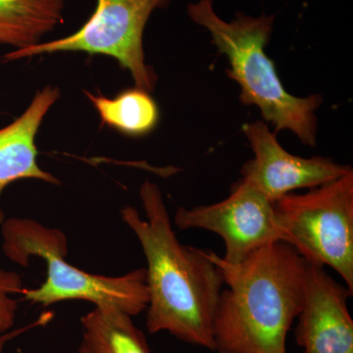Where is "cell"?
<instances>
[{
	"label": "cell",
	"instance_id": "6da1fadb",
	"mask_svg": "<svg viewBox=\"0 0 353 353\" xmlns=\"http://www.w3.org/2000/svg\"><path fill=\"white\" fill-rule=\"evenodd\" d=\"M139 199L145 218L131 205L121 209L120 215L146 259L148 331L167 332L190 345L216 350L213 323L224 285L219 269L203 250L176 238L157 183L145 181Z\"/></svg>",
	"mask_w": 353,
	"mask_h": 353
},
{
	"label": "cell",
	"instance_id": "7a4b0ae2",
	"mask_svg": "<svg viewBox=\"0 0 353 353\" xmlns=\"http://www.w3.org/2000/svg\"><path fill=\"white\" fill-rule=\"evenodd\" d=\"M204 253L227 287L213 323L216 352L288 353V334L303 301V256L284 241L269 243L239 263L212 250Z\"/></svg>",
	"mask_w": 353,
	"mask_h": 353
},
{
	"label": "cell",
	"instance_id": "3957f363",
	"mask_svg": "<svg viewBox=\"0 0 353 353\" xmlns=\"http://www.w3.org/2000/svg\"><path fill=\"white\" fill-rule=\"evenodd\" d=\"M188 14L196 24L208 30L220 53L226 55L230 79L241 88L240 99L245 105H255L274 134L290 131L303 145L317 141L316 110L321 105L320 94L297 97L281 83L275 65L265 53L273 31L275 16L259 17L238 12L225 21L215 12L213 0H199L188 6Z\"/></svg>",
	"mask_w": 353,
	"mask_h": 353
},
{
	"label": "cell",
	"instance_id": "277c9868",
	"mask_svg": "<svg viewBox=\"0 0 353 353\" xmlns=\"http://www.w3.org/2000/svg\"><path fill=\"white\" fill-rule=\"evenodd\" d=\"M1 236L4 255L14 263L26 268L32 257L46 261V281L37 289L23 290L29 303L48 307L62 301H83L95 307L119 308L132 317L148 308L145 268L120 276L88 273L67 261L68 241L61 230L29 218L4 220Z\"/></svg>",
	"mask_w": 353,
	"mask_h": 353
},
{
	"label": "cell",
	"instance_id": "5b68a950",
	"mask_svg": "<svg viewBox=\"0 0 353 353\" xmlns=\"http://www.w3.org/2000/svg\"><path fill=\"white\" fill-rule=\"evenodd\" d=\"M274 208L284 243L306 261L334 269L353 294V171L281 197Z\"/></svg>",
	"mask_w": 353,
	"mask_h": 353
},
{
	"label": "cell",
	"instance_id": "8992f818",
	"mask_svg": "<svg viewBox=\"0 0 353 353\" xmlns=\"http://www.w3.org/2000/svg\"><path fill=\"white\" fill-rule=\"evenodd\" d=\"M170 0H97L94 13L74 34L54 41L15 50L4 55L14 61L55 52H85L117 60L131 73L136 88L152 92L157 85L154 70L145 63L143 32L150 16Z\"/></svg>",
	"mask_w": 353,
	"mask_h": 353
},
{
	"label": "cell",
	"instance_id": "52a82bcc",
	"mask_svg": "<svg viewBox=\"0 0 353 353\" xmlns=\"http://www.w3.org/2000/svg\"><path fill=\"white\" fill-rule=\"evenodd\" d=\"M180 230L212 232L225 243L223 259L239 263L255 250L284 241L274 201L248 181L234 183L224 201L192 208H180L174 216Z\"/></svg>",
	"mask_w": 353,
	"mask_h": 353
},
{
	"label": "cell",
	"instance_id": "ba28073f",
	"mask_svg": "<svg viewBox=\"0 0 353 353\" xmlns=\"http://www.w3.org/2000/svg\"><path fill=\"white\" fill-rule=\"evenodd\" d=\"M254 157L241 169L243 180L254 185L272 201L294 190L314 189L353 171L348 165L329 158H304L290 154L280 145L277 134L262 121L243 127Z\"/></svg>",
	"mask_w": 353,
	"mask_h": 353
},
{
	"label": "cell",
	"instance_id": "9c48e42d",
	"mask_svg": "<svg viewBox=\"0 0 353 353\" xmlns=\"http://www.w3.org/2000/svg\"><path fill=\"white\" fill-rule=\"evenodd\" d=\"M352 296L347 285L336 282L324 266L306 261L296 329L303 353H353V320L347 308Z\"/></svg>",
	"mask_w": 353,
	"mask_h": 353
},
{
	"label": "cell",
	"instance_id": "30bf717a",
	"mask_svg": "<svg viewBox=\"0 0 353 353\" xmlns=\"http://www.w3.org/2000/svg\"><path fill=\"white\" fill-rule=\"evenodd\" d=\"M59 97V88L46 85L37 92L19 118L0 129V199L7 185L23 179L59 185L57 176L39 166L36 145L39 127ZM4 220L6 216L0 202V225Z\"/></svg>",
	"mask_w": 353,
	"mask_h": 353
},
{
	"label": "cell",
	"instance_id": "8fae6325",
	"mask_svg": "<svg viewBox=\"0 0 353 353\" xmlns=\"http://www.w3.org/2000/svg\"><path fill=\"white\" fill-rule=\"evenodd\" d=\"M65 0H0V44L16 50L41 43L64 22Z\"/></svg>",
	"mask_w": 353,
	"mask_h": 353
},
{
	"label": "cell",
	"instance_id": "7c38bea8",
	"mask_svg": "<svg viewBox=\"0 0 353 353\" xmlns=\"http://www.w3.org/2000/svg\"><path fill=\"white\" fill-rule=\"evenodd\" d=\"M132 316L113 306L94 307L81 318L80 353H152Z\"/></svg>",
	"mask_w": 353,
	"mask_h": 353
},
{
	"label": "cell",
	"instance_id": "4fadbf2b",
	"mask_svg": "<svg viewBox=\"0 0 353 353\" xmlns=\"http://www.w3.org/2000/svg\"><path fill=\"white\" fill-rule=\"evenodd\" d=\"M103 124L130 137L145 136L157 127L159 110L150 92L134 88L113 99L85 92Z\"/></svg>",
	"mask_w": 353,
	"mask_h": 353
},
{
	"label": "cell",
	"instance_id": "5bb4252c",
	"mask_svg": "<svg viewBox=\"0 0 353 353\" xmlns=\"http://www.w3.org/2000/svg\"><path fill=\"white\" fill-rule=\"evenodd\" d=\"M23 290L22 278L17 272L0 268V334L6 333L14 326L19 307V301L14 296L22 294ZM22 331L24 330L0 336V353L3 352L6 341Z\"/></svg>",
	"mask_w": 353,
	"mask_h": 353
},
{
	"label": "cell",
	"instance_id": "9a60e30c",
	"mask_svg": "<svg viewBox=\"0 0 353 353\" xmlns=\"http://www.w3.org/2000/svg\"><path fill=\"white\" fill-rule=\"evenodd\" d=\"M219 353H230V352H219Z\"/></svg>",
	"mask_w": 353,
	"mask_h": 353
},
{
	"label": "cell",
	"instance_id": "2e32d148",
	"mask_svg": "<svg viewBox=\"0 0 353 353\" xmlns=\"http://www.w3.org/2000/svg\"><path fill=\"white\" fill-rule=\"evenodd\" d=\"M77 353H80V352H77Z\"/></svg>",
	"mask_w": 353,
	"mask_h": 353
}]
</instances>
